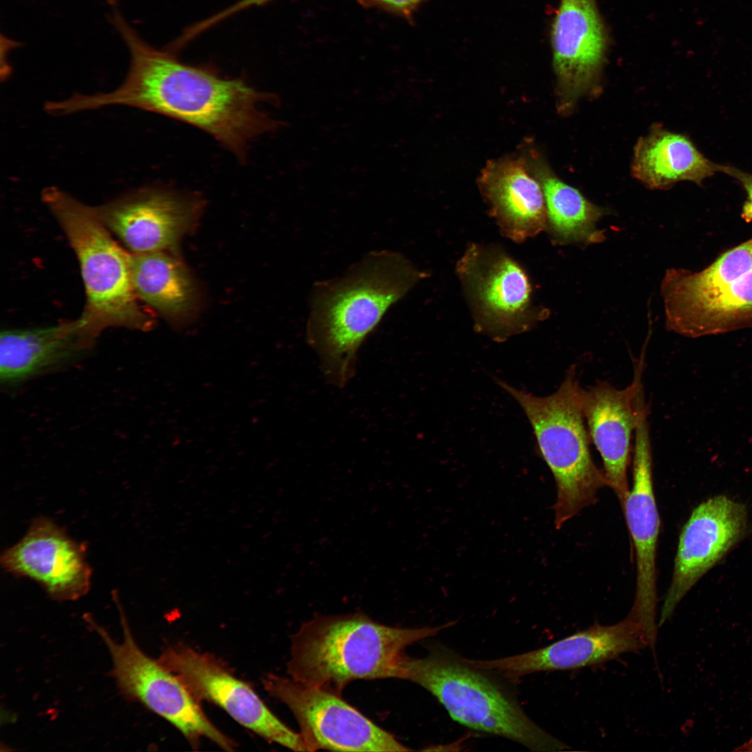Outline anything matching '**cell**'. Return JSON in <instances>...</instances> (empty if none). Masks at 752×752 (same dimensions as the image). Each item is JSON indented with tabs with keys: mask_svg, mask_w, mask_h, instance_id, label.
<instances>
[{
	"mask_svg": "<svg viewBox=\"0 0 752 752\" xmlns=\"http://www.w3.org/2000/svg\"><path fill=\"white\" fill-rule=\"evenodd\" d=\"M487 671L444 646L423 658H404L399 679L431 693L457 723L514 741L533 751H561L567 745L534 723L512 695Z\"/></svg>",
	"mask_w": 752,
	"mask_h": 752,
	"instance_id": "obj_4",
	"label": "cell"
},
{
	"mask_svg": "<svg viewBox=\"0 0 752 752\" xmlns=\"http://www.w3.org/2000/svg\"><path fill=\"white\" fill-rule=\"evenodd\" d=\"M266 691L295 716L308 751H409L340 695L274 674L263 680Z\"/></svg>",
	"mask_w": 752,
	"mask_h": 752,
	"instance_id": "obj_9",
	"label": "cell"
},
{
	"mask_svg": "<svg viewBox=\"0 0 752 752\" xmlns=\"http://www.w3.org/2000/svg\"><path fill=\"white\" fill-rule=\"evenodd\" d=\"M557 109L572 111L597 84L606 50L595 0H561L551 28Z\"/></svg>",
	"mask_w": 752,
	"mask_h": 752,
	"instance_id": "obj_15",
	"label": "cell"
},
{
	"mask_svg": "<svg viewBox=\"0 0 752 752\" xmlns=\"http://www.w3.org/2000/svg\"><path fill=\"white\" fill-rule=\"evenodd\" d=\"M741 180L748 195L742 210V217L747 221H752V175L741 173H736Z\"/></svg>",
	"mask_w": 752,
	"mask_h": 752,
	"instance_id": "obj_27",
	"label": "cell"
},
{
	"mask_svg": "<svg viewBox=\"0 0 752 752\" xmlns=\"http://www.w3.org/2000/svg\"><path fill=\"white\" fill-rule=\"evenodd\" d=\"M644 352L636 361L633 380L627 387L619 389L607 381H598L581 388L589 439L600 454L609 487L621 506L629 490L627 468L631 462L632 435L645 404L642 384Z\"/></svg>",
	"mask_w": 752,
	"mask_h": 752,
	"instance_id": "obj_14",
	"label": "cell"
},
{
	"mask_svg": "<svg viewBox=\"0 0 752 752\" xmlns=\"http://www.w3.org/2000/svg\"><path fill=\"white\" fill-rule=\"evenodd\" d=\"M666 327L688 337L752 327V271L696 292H661Z\"/></svg>",
	"mask_w": 752,
	"mask_h": 752,
	"instance_id": "obj_19",
	"label": "cell"
},
{
	"mask_svg": "<svg viewBox=\"0 0 752 752\" xmlns=\"http://www.w3.org/2000/svg\"><path fill=\"white\" fill-rule=\"evenodd\" d=\"M92 207L104 226L135 253L173 245L188 227L194 212L189 200L156 188Z\"/></svg>",
	"mask_w": 752,
	"mask_h": 752,
	"instance_id": "obj_17",
	"label": "cell"
},
{
	"mask_svg": "<svg viewBox=\"0 0 752 752\" xmlns=\"http://www.w3.org/2000/svg\"><path fill=\"white\" fill-rule=\"evenodd\" d=\"M453 624L398 628L360 612L318 615L292 637L288 671L298 682L338 695L354 680L399 678L405 649Z\"/></svg>",
	"mask_w": 752,
	"mask_h": 752,
	"instance_id": "obj_3",
	"label": "cell"
},
{
	"mask_svg": "<svg viewBox=\"0 0 752 752\" xmlns=\"http://www.w3.org/2000/svg\"><path fill=\"white\" fill-rule=\"evenodd\" d=\"M132 280L136 296L167 315L185 313L195 297L194 283L185 268L159 251L132 256Z\"/></svg>",
	"mask_w": 752,
	"mask_h": 752,
	"instance_id": "obj_23",
	"label": "cell"
},
{
	"mask_svg": "<svg viewBox=\"0 0 752 752\" xmlns=\"http://www.w3.org/2000/svg\"><path fill=\"white\" fill-rule=\"evenodd\" d=\"M648 646L639 622L631 615L611 625L594 624L547 646L522 654L470 661L511 681L534 673L596 666Z\"/></svg>",
	"mask_w": 752,
	"mask_h": 752,
	"instance_id": "obj_13",
	"label": "cell"
},
{
	"mask_svg": "<svg viewBox=\"0 0 752 752\" xmlns=\"http://www.w3.org/2000/svg\"><path fill=\"white\" fill-rule=\"evenodd\" d=\"M519 404L533 430L541 456L556 486L554 505L557 529L597 501L602 488L609 487L603 470L594 462L589 448L581 402V386L575 365L558 389L546 397L534 396L496 379Z\"/></svg>",
	"mask_w": 752,
	"mask_h": 752,
	"instance_id": "obj_6",
	"label": "cell"
},
{
	"mask_svg": "<svg viewBox=\"0 0 752 752\" xmlns=\"http://www.w3.org/2000/svg\"><path fill=\"white\" fill-rule=\"evenodd\" d=\"M427 276L401 253L382 250L368 253L340 276L313 285L306 340L330 383L343 387L349 382L363 342L388 310Z\"/></svg>",
	"mask_w": 752,
	"mask_h": 752,
	"instance_id": "obj_2",
	"label": "cell"
},
{
	"mask_svg": "<svg viewBox=\"0 0 752 752\" xmlns=\"http://www.w3.org/2000/svg\"><path fill=\"white\" fill-rule=\"evenodd\" d=\"M114 596L123 634L121 643L116 642L89 615H84V618L107 645L113 662L111 674L123 696L141 703L167 720L192 746H198L201 739L207 738L224 750L233 751L235 743L210 721L200 701L182 680L137 645L123 609Z\"/></svg>",
	"mask_w": 752,
	"mask_h": 752,
	"instance_id": "obj_7",
	"label": "cell"
},
{
	"mask_svg": "<svg viewBox=\"0 0 752 752\" xmlns=\"http://www.w3.org/2000/svg\"><path fill=\"white\" fill-rule=\"evenodd\" d=\"M112 23L130 54L127 77L111 92L63 100L65 114L113 105L155 112L206 132L240 159L253 139L278 128L279 123L260 109L261 103L275 101L274 95L152 47L117 13Z\"/></svg>",
	"mask_w": 752,
	"mask_h": 752,
	"instance_id": "obj_1",
	"label": "cell"
},
{
	"mask_svg": "<svg viewBox=\"0 0 752 752\" xmlns=\"http://www.w3.org/2000/svg\"><path fill=\"white\" fill-rule=\"evenodd\" d=\"M109 3H116L118 0H106Z\"/></svg>",
	"mask_w": 752,
	"mask_h": 752,
	"instance_id": "obj_29",
	"label": "cell"
},
{
	"mask_svg": "<svg viewBox=\"0 0 752 752\" xmlns=\"http://www.w3.org/2000/svg\"><path fill=\"white\" fill-rule=\"evenodd\" d=\"M478 185L503 236L522 243L546 230L543 191L526 156H506L488 162Z\"/></svg>",
	"mask_w": 752,
	"mask_h": 752,
	"instance_id": "obj_18",
	"label": "cell"
},
{
	"mask_svg": "<svg viewBox=\"0 0 752 752\" xmlns=\"http://www.w3.org/2000/svg\"><path fill=\"white\" fill-rule=\"evenodd\" d=\"M79 319L55 326L6 330L0 338V379L16 384L67 362L91 343Z\"/></svg>",
	"mask_w": 752,
	"mask_h": 752,
	"instance_id": "obj_20",
	"label": "cell"
},
{
	"mask_svg": "<svg viewBox=\"0 0 752 752\" xmlns=\"http://www.w3.org/2000/svg\"><path fill=\"white\" fill-rule=\"evenodd\" d=\"M271 1L272 0H238L230 6L208 17L207 19V24L210 26H214L233 15L253 7L263 6Z\"/></svg>",
	"mask_w": 752,
	"mask_h": 752,
	"instance_id": "obj_26",
	"label": "cell"
},
{
	"mask_svg": "<svg viewBox=\"0 0 752 752\" xmlns=\"http://www.w3.org/2000/svg\"><path fill=\"white\" fill-rule=\"evenodd\" d=\"M455 270L474 329L496 341L529 331L549 314L533 303L524 269L500 245L469 244Z\"/></svg>",
	"mask_w": 752,
	"mask_h": 752,
	"instance_id": "obj_8",
	"label": "cell"
},
{
	"mask_svg": "<svg viewBox=\"0 0 752 752\" xmlns=\"http://www.w3.org/2000/svg\"><path fill=\"white\" fill-rule=\"evenodd\" d=\"M719 169L686 136L659 125L636 142L631 168L636 179L653 189L683 180L700 184Z\"/></svg>",
	"mask_w": 752,
	"mask_h": 752,
	"instance_id": "obj_21",
	"label": "cell"
},
{
	"mask_svg": "<svg viewBox=\"0 0 752 752\" xmlns=\"http://www.w3.org/2000/svg\"><path fill=\"white\" fill-rule=\"evenodd\" d=\"M361 6L375 8L406 19H411L418 6L425 0H356Z\"/></svg>",
	"mask_w": 752,
	"mask_h": 752,
	"instance_id": "obj_25",
	"label": "cell"
},
{
	"mask_svg": "<svg viewBox=\"0 0 752 752\" xmlns=\"http://www.w3.org/2000/svg\"><path fill=\"white\" fill-rule=\"evenodd\" d=\"M158 660L174 673L200 702L207 700L265 739L295 751H308L300 734L283 723L246 682L218 659L187 646L166 649Z\"/></svg>",
	"mask_w": 752,
	"mask_h": 752,
	"instance_id": "obj_10",
	"label": "cell"
},
{
	"mask_svg": "<svg viewBox=\"0 0 752 752\" xmlns=\"http://www.w3.org/2000/svg\"><path fill=\"white\" fill-rule=\"evenodd\" d=\"M747 529L746 506L726 495L712 496L692 510L679 536L659 626L670 618L698 581L743 539Z\"/></svg>",
	"mask_w": 752,
	"mask_h": 752,
	"instance_id": "obj_12",
	"label": "cell"
},
{
	"mask_svg": "<svg viewBox=\"0 0 752 752\" xmlns=\"http://www.w3.org/2000/svg\"><path fill=\"white\" fill-rule=\"evenodd\" d=\"M752 271V239L723 253L700 272L670 269L663 279L661 292H696L729 283Z\"/></svg>",
	"mask_w": 752,
	"mask_h": 752,
	"instance_id": "obj_24",
	"label": "cell"
},
{
	"mask_svg": "<svg viewBox=\"0 0 752 752\" xmlns=\"http://www.w3.org/2000/svg\"><path fill=\"white\" fill-rule=\"evenodd\" d=\"M737 751H752V739L744 742L735 749Z\"/></svg>",
	"mask_w": 752,
	"mask_h": 752,
	"instance_id": "obj_28",
	"label": "cell"
},
{
	"mask_svg": "<svg viewBox=\"0 0 752 752\" xmlns=\"http://www.w3.org/2000/svg\"><path fill=\"white\" fill-rule=\"evenodd\" d=\"M42 199L65 232L78 258L86 304L80 317L93 342L109 327L146 330L152 324L141 309L131 271L132 255L111 237L93 207L56 187L43 189Z\"/></svg>",
	"mask_w": 752,
	"mask_h": 752,
	"instance_id": "obj_5",
	"label": "cell"
},
{
	"mask_svg": "<svg viewBox=\"0 0 752 752\" xmlns=\"http://www.w3.org/2000/svg\"><path fill=\"white\" fill-rule=\"evenodd\" d=\"M634 433L632 485L622 506L636 565L635 597L629 613L641 625L648 644L655 646L657 635L656 556L660 519L654 492L647 406L641 410Z\"/></svg>",
	"mask_w": 752,
	"mask_h": 752,
	"instance_id": "obj_11",
	"label": "cell"
},
{
	"mask_svg": "<svg viewBox=\"0 0 752 752\" xmlns=\"http://www.w3.org/2000/svg\"><path fill=\"white\" fill-rule=\"evenodd\" d=\"M528 166L540 182L547 211V227L554 244H588L602 242L604 234L597 221L606 210L594 205L577 189L564 182L533 150L526 156Z\"/></svg>",
	"mask_w": 752,
	"mask_h": 752,
	"instance_id": "obj_22",
	"label": "cell"
},
{
	"mask_svg": "<svg viewBox=\"0 0 752 752\" xmlns=\"http://www.w3.org/2000/svg\"><path fill=\"white\" fill-rule=\"evenodd\" d=\"M1 563L9 572L37 581L56 600H77L90 588L84 546L48 518L35 519L22 539L4 551Z\"/></svg>",
	"mask_w": 752,
	"mask_h": 752,
	"instance_id": "obj_16",
	"label": "cell"
}]
</instances>
